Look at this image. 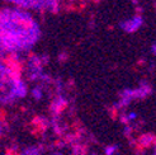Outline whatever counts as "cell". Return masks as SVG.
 <instances>
[{"mask_svg": "<svg viewBox=\"0 0 156 155\" xmlns=\"http://www.w3.org/2000/svg\"><path fill=\"white\" fill-rule=\"evenodd\" d=\"M24 8H52L56 6L57 0H10Z\"/></svg>", "mask_w": 156, "mask_h": 155, "instance_id": "2", "label": "cell"}, {"mask_svg": "<svg viewBox=\"0 0 156 155\" xmlns=\"http://www.w3.org/2000/svg\"><path fill=\"white\" fill-rule=\"evenodd\" d=\"M38 36V27L27 13L9 9L0 13V51L26 50Z\"/></svg>", "mask_w": 156, "mask_h": 155, "instance_id": "1", "label": "cell"}, {"mask_svg": "<svg viewBox=\"0 0 156 155\" xmlns=\"http://www.w3.org/2000/svg\"><path fill=\"white\" fill-rule=\"evenodd\" d=\"M142 23H144V19H142L141 15H135V17L122 22L121 28L123 31H126V32H128V33H132V32H136V31L142 26Z\"/></svg>", "mask_w": 156, "mask_h": 155, "instance_id": "3", "label": "cell"}, {"mask_svg": "<svg viewBox=\"0 0 156 155\" xmlns=\"http://www.w3.org/2000/svg\"><path fill=\"white\" fill-rule=\"evenodd\" d=\"M151 52H152V55L156 56V42H154V43L151 45Z\"/></svg>", "mask_w": 156, "mask_h": 155, "instance_id": "4", "label": "cell"}]
</instances>
